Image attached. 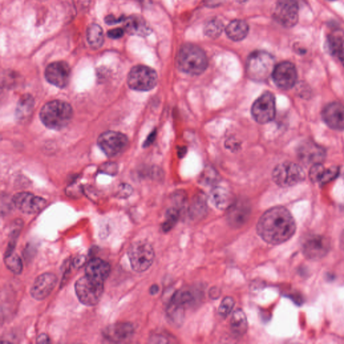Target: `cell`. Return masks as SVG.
<instances>
[{"mask_svg": "<svg viewBox=\"0 0 344 344\" xmlns=\"http://www.w3.org/2000/svg\"><path fill=\"white\" fill-rule=\"evenodd\" d=\"M296 226L290 211L283 206L270 208L259 218L257 232L265 242L279 245L290 240Z\"/></svg>", "mask_w": 344, "mask_h": 344, "instance_id": "1", "label": "cell"}, {"mask_svg": "<svg viewBox=\"0 0 344 344\" xmlns=\"http://www.w3.org/2000/svg\"><path fill=\"white\" fill-rule=\"evenodd\" d=\"M73 109L66 101H50L41 109V121L49 129L61 130L70 123L73 117Z\"/></svg>", "mask_w": 344, "mask_h": 344, "instance_id": "2", "label": "cell"}, {"mask_svg": "<svg viewBox=\"0 0 344 344\" xmlns=\"http://www.w3.org/2000/svg\"><path fill=\"white\" fill-rule=\"evenodd\" d=\"M177 62L180 70L194 76L204 72L208 65L205 52L193 44H186L182 47L178 54Z\"/></svg>", "mask_w": 344, "mask_h": 344, "instance_id": "3", "label": "cell"}, {"mask_svg": "<svg viewBox=\"0 0 344 344\" xmlns=\"http://www.w3.org/2000/svg\"><path fill=\"white\" fill-rule=\"evenodd\" d=\"M275 66V60L271 54L264 50H256L248 57L246 73L251 80L263 82L272 76Z\"/></svg>", "mask_w": 344, "mask_h": 344, "instance_id": "4", "label": "cell"}, {"mask_svg": "<svg viewBox=\"0 0 344 344\" xmlns=\"http://www.w3.org/2000/svg\"><path fill=\"white\" fill-rule=\"evenodd\" d=\"M76 293L79 300L86 306L98 303L104 292V282L97 281L86 275L76 282Z\"/></svg>", "mask_w": 344, "mask_h": 344, "instance_id": "5", "label": "cell"}, {"mask_svg": "<svg viewBox=\"0 0 344 344\" xmlns=\"http://www.w3.org/2000/svg\"><path fill=\"white\" fill-rule=\"evenodd\" d=\"M128 255L133 270L137 272L147 270L153 264L155 252L153 247L144 241L135 242L129 247Z\"/></svg>", "mask_w": 344, "mask_h": 344, "instance_id": "6", "label": "cell"}, {"mask_svg": "<svg viewBox=\"0 0 344 344\" xmlns=\"http://www.w3.org/2000/svg\"><path fill=\"white\" fill-rule=\"evenodd\" d=\"M157 73L151 67L137 65L131 69L127 82L130 88L137 91L146 92L153 89L157 84Z\"/></svg>", "mask_w": 344, "mask_h": 344, "instance_id": "7", "label": "cell"}, {"mask_svg": "<svg viewBox=\"0 0 344 344\" xmlns=\"http://www.w3.org/2000/svg\"><path fill=\"white\" fill-rule=\"evenodd\" d=\"M272 179L279 187H293L303 181L304 172L299 165L287 161L278 165L274 168Z\"/></svg>", "mask_w": 344, "mask_h": 344, "instance_id": "8", "label": "cell"}, {"mask_svg": "<svg viewBox=\"0 0 344 344\" xmlns=\"http://www.w3.org/2000/svg\"><path fill=\"white\" fill-rule=\"evenodd\" d=\"M332 243L330 239L320 235L307 237L302 246V252L306 259L317 261L330 252Z\"/></svg>", "mask_w": 344, "mask_h": 344, "instance_id": "9", "label": "cell"}, {"mask_svg": "<svg viewBox=\"0 0 344 344\" xmlns=\"http://www.w3.org/2000/svg\"><path fill=\"white\" fill-rule=\"evenodd\" d=\"M274 16L276 21L282 26L293 27L298 22L299 16L298 0H277Z\"/></svg>", "mask_w": 344, "mask_h": 344, "instance_id": "10", "label": "cell"}, {"mask_svg": "<svg viewBox=\"0 0 344 344\" xmlns=\"http://www.w3.org/2000/svg\"><path fill=\"white\" fill-rule=\"evenodd\" d=\"M251 114L255 121L266 124L275 117L276 101L273 94L266 92L253 103Z\"/></svg>", "mask_w": 344, "mask_h": 344, "instance_id": "11", "label": "cell"}, {"mask_svg": "<svg viewBox=\"0 0 344 344\" xmlns=\"http://www.w3.org/2000/svg\"><path fill=\"white\" fill-rule=\"evenodd\" d=\"M128 145L126 135L116 131H107L98 139V146L108 157H115L124 151Z\"/></svg>", "mask_w": 344, "mask_h": 344, "instance_id": "12", "label": "cell"}, {"mask_svg": "<svg viewBox=\"0 0 344 344\" xmlns=\"http://www.w3.org/2000/svg\"><path fill=\"white\" fill-rule=\"evenodd\" d=\"M272 76L278 88L283 90H289L296 84V69L294 64L291 62H281L274 67Z\"/></svg>", "mask_w": 344, "mask_h": 344, "instance_id": "13", "label": "cell"}, {"mask_svg": "<svg viewBox=\"0 0 344 344\" xmlns=\"http://www.w3.org/2000/svg\"><path fill=\"white\" fill-rule=\"evenodd\" d=\"M45 76L50 84L59 88L68 85L71 76V68L65 61H56L49 64L45 69Z\"/></svg>", "mask_w": 344, "mask_h": 344, "instance_id": "14", "label": "cell"}, {"mask_svg": "<svg viewBox=\"0 0 344 344\" xmlns=\"http://www.w3.org/2000/svg\"><path fill=\"white\" fill-rule=\"evenodd\" d=\"M251 214V206L247 200H235L227 209V221L234 228H240L246 224Z\"/></svg>", "mask_w": 344, "mask_h": 344, "instance_id": "15", "label": "cell"}, {"mask_svg": "<svg viewBox=\"0 0 344 344\" xmlns=\"http://www.w3.org/2000/svg\"><path fill=\"white\" fill-rule=\"evenodd\" d=\"M15 206L23 213H37L46 206L47 202L44 198L35 196L29 193L17 194L12 199Z\"/></svg>", "mask_w": 344, "mask_h": 344, "instance_id": "16", "label": "cell"}, {"mask_svg": "<svg viewBox=\"0 0 344 344\" xmlns=\"http://www.w3.org/2000/svg\"><path fill=\"white\" fill-rule=\"evenodd\" d=\"M57 283V276L52 273H45L36 278L31 289L34 299L43 300L53 291Z\"/></svg>", "mask_w": 344, "mask_h": 344, "instance_id": "17", "label": "cell"}, {"mask_svg": "<svg viewBox=\"0 0 344 344\" xmlns=\"http://www.w3.org/2000/svg\"><path fill=\"white\" fill-rule=\"evenodd\" d=\"M325 123L331 129L336 131L344 130V104L332 102L325 107L322 112Z\"/></svg>", "mask_w": 344, "mask_h": 344, "instance_id": "18", "label": "cell"}, {"mask_svg": "<svg viewBox=\"0 0 344 344\" xmlns=\"http://www.w3.org/2000/svg\"><path fill=\"white\" fill-rule=\"evenodd\" d=\"M300 160L307 165L321 163L324 160L325 151L323 147L313 142H306L300 144L298 150Z\"/></svg>", "mask_w": 344, "mask_h": 344, "instance_id": "19", "label": "cell"}, {"mask_svg": "<svg viewBox=\"0 0 344 344\" xmlns=\"http://www.w3.org/2000/svg\"><path fill=\"white\" fill-rule=\"evenodd\" d=\"M134 334V327L130 323H116L109 325L102 331L105 339L111 342L118 343L129 340Z\"/></svg>", "mask_w": 344, "mask_h": 344, "instance_id": "20", "label": "cell"}, {"mask_svg": "<svg viewBox=\"0 0 344 344\" xmlns=\"http://www.w3.org/2000/svg\"><path fill=\"white\" fill-rule=\"evenodd\" d=\"M123 23L124 30L130 35L146 37L152 33L151 26L139 15H132L126 17Z\"/></svg>", "mask_w": 344, "mask_h": 344, "instance_id": "21", "label": "cell"}, {"mask_svg": "<svg viewBox=\"0 0 344 344\" xmlns=\"http://www.w3.org/2000/svg\"><path fill=\"white\" fill-rule=\"evenodd\" d=\"M339 174V168L338 167L332 166L325 168L321 163L312 165L309 172V177L311 181L318 182L320 184L328 183Z\"/></svg>", "mask_w": 344, "mask_h": 344, "instance_id": "22", "label": "cell"}, {"mask_svg": "<svg viewBox=\"0 0 344 344\" xmlns=\"http://www.w3.org/2000/svg\"><path fill=\"white\" fill-rule=\"evenodd\" d=\"M110 272V264L99 258L92 259L86 266V275L97 281L104 282Z\"/></svg>", "mask_w": 344, "mask_h": 344, "instance_id": "23", "label": "cell"}, {"mask_svg": "<svg viewBox=\"0 0 344 344\" xmlns=\"http://www.w3.org/2000/svg\"><path fill=\"white\" fill-rule=\"evenodd\" d=\"M210 198L212 204L220 210H227L235 202L234 195L225 187H217L210 192Z\"/></svg>", "mask_w": 344, "mask_h": 344, "instance_id": "24", "label": "cell"}, {"mask_svg": "<svg viewBox=\"0 0 344 344\" xmlns=\"http://www.w3.org/2000/svg\"><path fill=\"white\" fill-rule=\"evenodd\" d=\"M248 32L249 26L247 22L242 20H233L226 28L227 36L234 41L243 40L247 37Z\"/></svg>", "mask_w": 344, "mask_h": 344, "instance_id": "25", "label": "cell"}, {"mask_svg": "<svg viewBox=\"0 0 344 344\" xmlns=\"http://www.w3.org/2000/svg\"><path fill=\"white\" fill-rule=\"evenodd\" d=\"M248 323L246 314L242 309H237L231 319V330L236 337H242L247 332Z\"/></svg>", "mask_w": 344, "mask_h": 344, "instance_id": "26", "label": "cell"}, {"mask_svg": "<svg viewBox=\"0 0 344 344\" xmlns=\"http://www.w3.org/2000/svg\"><path fill=\"white\" fill-rule=\"evenodd\" d=\"M208 206L205 196L202 194L197 195L192 201L189 207V215L193 220L202 219L207 212Z\"/></svg>", "mask_w": 344, "mask_h": 344, "instance_id": "27", "label": "cell"}, {"mask_svg": "<svg viewBox=\"0 0 344 344\" xmlns=\"http://www.w3.org/2000/svg\"><path fill=\"white\" fill-rule=\"evenodd\" d=\"M86 38L92 48H101L104 42V33L101 26L95 23L90 24L86 31Z\"/></svg>", "mask_w": 344, "mask_h": 344, "instance_id": "28", "label": "cell"}, {"mask_svg": "<svg viewBox=\"0 0 344 344\" xmlns=\"http://www.w3.org/2000/svg\"><path fill=\"white\" fill-rule=\"evenodd\" d=\"M343 31L340 29H334L327 38V48L333 55H337L338 50L343 43Z\"/></svg>", "mask_w": 344, "mask_h": 344, "instance_id": "29", "label": "cell"}, {"mask_svg": "<svg viewBox=\"0 0 344 344\" xmlns=\"http://www.w3.org/2000/svg\"><path fill=\"white\" fill-rule=\"evenodd\" d=\"M180 211L181 208L177 206H173L167 210L165 221L162 225L163 232H168L172 230L180 219Z\"/></svg>", "mask_w": 344, "mask_h": 344, "instance_id": "30", "label": "cell"}, {"mask_svg": "<svg viewBox=\"0 0 344 344\" xmlns=\"http://www.w3.org/2000/svg\"><path fill=\"white\" fill-rule=\"evenodd\" d=\"M223 22L217 18L209 20L204 26V33L210 38L216 39L221 35L223 31Z\"/></svg>", "mask_w": 344, "mask_h": 344, "instance_id": "31", "label": "cell"}, {"mask_svg": "<svg viewBox=\"0 0 344 344\" xmlns=\"http://www.w3.org/2000/svg\"><path fill=\"white\" fill-rule=\"evenodd\" d=\"M5 266L15 274H21L22 271V263L21 259L14 252L5 255L4 258Z\"/></svg>", "mask_w": 344, "mask_h": 344, "instance_id": "32", "label": "cell"}, {"mask_svg": "<svg viewBox=\"0 0 344 344\" xmlns=\"http://www.w3.org/2000/svg\"><path fill=\"white\" fill-rule=\"evenodd\" d=\"M34 106L33 99L30 96H26L20 99L19 104L17 108L16 114L18 118L22 119L29 115Z\"/></svg>", "mask_w": 344, "mask_h": 344, "instance_id": "33", "label": "cell"}, {"mask_svg": "<svg viewBox=\"0 0 344 344\" xmlns=\"http://www.w3.org/2000/svg\"><path fill=\"white\" fill-rule=\"evenodd\" d=\"M235 301L232 297H225L220 304L218 312L222 317H227L234 309Z\"/></svg>", "mask_w": 344, "mask_h": 344, "instance_id": "34", "label": "cell"}, {"mask_svg": "<svg viewBox=\"0 0 344 344\" xmlns=\"http://www.w3.org/2000/svg\"><path fill=\"white\" fill-rule=\"evenodd\" d=\"M125 30L121 28H117V29H111L107 33V35L110 39H118L122 38L125 35Z\"/></svg>", "mask_w": 344, "mask_h": 344, "instance_id": "35", "label": "cell"}, {"mask_svg": "<svg viewBox=\"0 0 344 344\" xmlns=\"http://www.w3.org/2000/svg\"><path fill=\"white\" fill-rule=\"evenodd\" d=\"M126 17L125 16H122L119 17V18H116V16H112V15H109L107 16L106 18H105V22L109 25H113V24H116L118 23H120V22H123L125 21Z\"/></svg>", "mask_w": 344, "mask_h": 344, "instance_id": "36", "label": "cell"}, {"mask_svg": "<svg viewBox=\"0 0 344 344\" xmlns=\"http://www.w3.org/2000/svg\"><path fill=\"white\" fill-rule=\"evenodd\" d=\"M86 262V257L84 255H79L75 257L73 261V266L76 268H82Z\"/></svg>", "mask_w": 344, "mask_h": 344, "instance_id": "37", "label": "cell"}, {"mask_svg": "<svg viewBox=\"0 0 344 344\" xmlns=\"http://www.w3.org/2000/svg\"><path fill=\"white\" fill-rule=\"evenodd\" d=\"M337 56L344 67V41L342 43L339 50H338Z\"/></svg>", "mask_w": 344, "mask_h": 344, "instance_id": "38", "label": "cell"}, {"mask_svg": "<svg viewBox=\"0 0 344 344\" xmlns=\"http://www.w3.org/2000/svg\"><path fill=\"white\" fill-rule=\"evenodd\" d=\"M49 342V338L48 335L46 334H41L37 338V343L39 344H48Z\"/></svg>", "mask_w": 344, "mask_h": 344, "instance_id": "39", "label": "cell"}, {"mask_svg": "<svg viewBox=\"0 0 344 344\" xmlns=\"http://www.w3.org/2000/svg\"><path fill=\"white\" fill-rule=\"evenodd\" d=\"M219 291L217 289H212L210 291V296L212 298H217L219 296Z\"/></svg>", "mask_w": 344, "mask_h": 344, "instance_id": "40", "label": "cell"}, {"mask_svg": "<svg viewBox=\"0 0 344 344\" xmlns=\"http://www.w3.org/2000/svg\"><path fill=\"white\" fill-rule=\"evenodd\" d=\"M158 291H159V287H158L157 285H154L152 286L151 288H150V294L152 295L157 294Z\"/></svg>", "mask_w": 344, "mask_h": 344, "instance_id": "41", "label": "cell"}, {"mask_svg": "<svg viewBox=\"0 0 344 344\" xmlns=\"http://www.w3.org/2000/svg\"><path fill=\"white\" fill-rule=\"evenodd\" d=\"M340 246L341 249L344 251V230L340 236Z\"/></svg>", "mask_w": 344, "mask_h": 344, "instance_id": "42", "label": "cell"}, {"mask_svg": "<svg viewBox=\"0 0 344 344\" xmlns=\"http://www.w3.org/2000/svg\"><path fill=\"white\" fill-rule=\"evenodd\" d=\"M155 133L153 132L151 133V137H148L147 139V141L146 142V144L147 146H148L150 144H151L152 142H153V141H150L151 139H153L155 138Z\"/></svg>", "mask_w": 344, "mask_h": 344, "instance_id": "43", "label": "cell"}, {"mask_svg": "<svg viewBox=\"0 0 344 344\" xmlns=\"http://www.w3.org/2000/svg\"><path fill=\"white\" fill-rule=\"evenodd\" d=\"M327 1H336V0H327Z\"/></svg>", "mask_w": 344, "mask_h": 344, "instance_id": "44", "label": "cell"}]
</instances>
